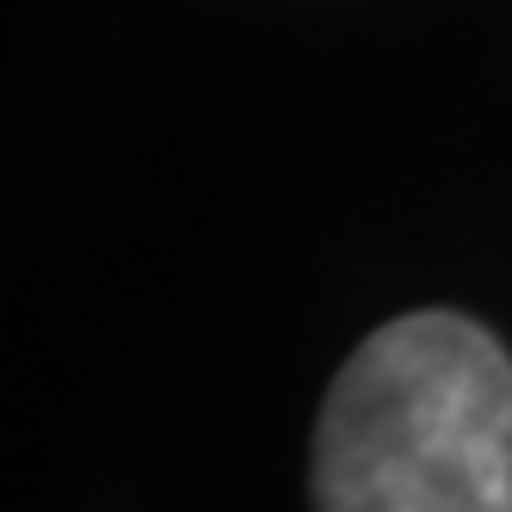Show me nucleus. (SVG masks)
<instances>
[{
    "label": "nucleus",
    "mask_w": 512,
    "mask_h": 512,
    "mask_svg": "<svg viewBox=\"0 0 512 512\" xmlns=\"http://www.w3.org/2000/svg\"><path fill=\"white\" fill-rule=\"evenodd\" d=\"M315 512H512V358L451 309L377 327L315 426Z\"/></svg>",
    "instance_id": "1"
}]
</instances>
